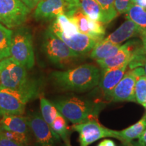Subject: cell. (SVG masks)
Masks as SVG:
<instances>
[{"label":"cell","instance_id":"d6a6232c","mask_svg":"<svg viewBox=\"0 0 146 146\" xmlns=\"http://www.w3.org/2000/svg\"><path fill=\"white\" fill-rule=\"evenodd\" d=\"M122 146H141L138 142L131 141V142H126V143H122Z\"/></svg>","mask_w":146,"mask_h":146},{"label":"cell","instance_id":"9a60e30c","mask_svg":"<svg viewBox=\"0 0 146 146\" xmlns=\"http://www.w3.org/2000/svg\"><path fill=\"white\" fill-rule=\"evenodd\" d=\"M29 129L27 117L21 115H5L0 119V130L28 135Z\"/></svg>","mask_w":146,"mask_h":146},{"label":"cell","instance_id":"f546056e","mask_svg":"<svg viewBox=\"0 0 146 146\" xmlns=\"http://www.w3.org/2000/svg\"><path fill=\"white\" fill-rule=\"evenodd\" d=\"M21 1L24 4L26 5L30 10H32V9L35 8L38 3L42 0H21Z\"/></svg>","mask_w":146,"mask_h":146},{"label":"cell","instance_id":"f1b7e54d","mask_svg":"<svg viewBox=\"0 0 146 146\" xmlns=\"http://www.w3.org/2000/svg\"><path fill=\"white\" fill-rule=\"evenodd\" d=\"M0 146H27L19 142L13 141L0 133Z\"/></svg>","mask_w":146,"mask_h":146},{"label":"cell","instance_id":"30bf717a","mask_svg":"<svg viewBox=\"0 0 146 146\" xmlns=\"http://www.w3.org/2000/svg\"><path fill=\"white\" fill-rule=\"evenodd\" d=\"M27 119L37 146H56V141L58 140L48 124L42 118L41 113H32L29 114Z\"/></svg>","mask_w":146,"mask_h":146},{"label":"cell","instance_id":"ba28073f","mask_svg":"<svg viewBox=\"0 0 146 146\" xmlns=\"http://www.w3.org/2000/svg\"><path fill=\"white\" fill-rule=\"evenodd\" d=\"M71 129L79 135L80 146H89L100 139L107 137L116 139V131L111 130L100 125L98 120L74 124Z\"/></svg>","mask_w":146,"mask_h":146},{"label":"cell","instance_id":"1f68e13d","mask_svg":"<svg viewBox=\"0 0 146 146\" xmlns=\"http://www.w3.org/2000/svg\"><path fill=\"white\" fill-rule=\"evenodd\" d=\"M102 142L104 146H116L114 142L110 139H105Z\"/></svg>","mask_w":146,"mask_h":146},{"label":"cell","instance_id":"d4e9b609","mask_svg":"<svg viewBox=\"0 0 146 146\" xmlns=\"http://www.w3.org/2000/svg\"><path fill=\"white\" fill-rule=\"evenodd\" d=\"M103 12L104 23L108 24L113 21L118 15L115 9V0H96Z\"/></svg>","mask_w":146,"mask_h":146},{"label":"cell","instance_id":"7a4b0ae2","mask_svg":"<svg viewBox=\"0 0 146 146\" xmlns=\"http://www.w3.org/2000/svg\"><path fill=\"white\" fill-rule=\"evenodd\" d=\"M42 83L31 78L25 87L10 89L0 86V117L5 115H23L29 102L37 98Z\"/></svg>","mask_w":146,"mask_h":146},{"label":"cell","instance_id":"52a82bcc","mask_svg":"<svg viewBox=\"0 0 146 146\" xmlns=\"http://www.w3.org/2000/svg\"><path fill=\"white\" fill-rule=\"evenodd\" d=\"M30 10L21 0H0V23L9 29L21 27Z\"/></svg>","mask_w":146,"mask_h":146},{"label":"cell","instance_id":"7c38bea8","mask_svg":"<svg viewBox=\"0 0 146 146\" xmlns=\"http://www.w3.org/2000/svg\"><path fill=\"white\" fill-rule=\"evenodd\" d=\"M137 77L134 70L127 72L106 97L113 102H135L134 89Z\"/></svg>","mask_w":146,"mask_h":146},{"label":"cell","instance_id":"5b68a950","mask_svg":"<svg viewBox=\"0 0 146 146\" xmlns=\"http://www.w3.org/2000/svg\"><path fill=\"white\" fill-rule=\"evenodd\" d=\"M10 54L27 70L35 65V53L33 36L30 30L25 27H17L13 31Z\"/></svg>","mask_w":146,"mask_h":146},{"label":"cell","instance_id":"6da1fadb","mask_svg":"<svg viewBox=\"0 0 146 146\" xmlns=\"http://www.w3.org/2000/svg\"><path fill=\"white\" fill-rule=\"evenodd\" d=\"M51 79L58 88L65 91L83 92L99 85L101 71L96 66L85 64L63 71H54Z\"/></svg>","mask_w":146,"mask_h":146},{"label":"cell","instance_id":"7402d4cb","mask_svg":"<svg viewBox=\"0 0 146 146\" xmlns=\"http://www.w3.org/2000/svg\"><path fill=\"white\" fill-rule=\"evenodd\" d=\"M52 25L57 28L66 36H70L79 32L74 22L66 14L58 16Z\"/></svg>","mask_w":146,"mask_h":146},{"label":"cell","instance_id":"f35d334b","mask_svg":"<svg viewBox=\"0 0 146 146\" xmlns=\"http://www.w3.org/2000/svg\"><path fill=\"white\" fill-rule=\"evenodd\" d=\"M139 1V0H131V1H132L133 3H136V4L138 3Z\"/></svg>","mask_w":146,"mask_h":146},{"label":"cell","instance_id":"ab89813d","mask_svg":"<svg viewBox=\"0 0 146 146\" xmlns=\"http://www.w3.org/2000/svg\"><path fill=\"white\" fill-rule=\"evenodd\" d=\"M98 146H104V145H103V143H102V142H100V143L98 144Z\"/></svg>","mask_w":146,"mask_h":146},{"label":"cell","instance_id":"ffe728a7","mask_svg":"<svg viewBox=\"0 0 146 146\" xmlns=\"http://www.w3.org/2000/svg\"><path fill=\"white\" fill-rule=\"evenodd\" d=\"M78 5L89 19L104 23L103 12L96 0H79Z\"/></svg>","mask_w":146,"mask_h":146},{"label":"cell","instance_id":"277c9868","mask_svg":"<svg viewBox=\"0 0 146 146\" xmlns=\"http://www.w3.org/2000/svg\"><path fill=\"white\" fill-rule=\"evenodd\" d=\"M42 47L45 56L51 62L61 68L71 64L81 56L71 50L49 29L43 35Z\"/></svg>","mask_w":146,"mask_h":146},{"label":"cell","instance_id":"4dcf8cb0","mask_svg":"<svg viewBox=\"0 0 146 146\" xmlns=\"http://www.w3.org/2000/svg\"><path fill=\"white\" fill-rule=\"evenodd\" d=\"M138 143L141 146H146V129L139 137L138 138Z\"/></svg>","mask_w":146,"mask_h":146},{"label":"cell","instance_id":"83f0119b","mask_svg":"<svg viewBox=\"0 0 146 146\" xmlns=\"http://www.w3.org/2000/svg\"><path fill=\"white\" fill-rule=\"evenodd\" d=\"M133 4L131 0H115L114 6L118 14L127 13Z\"/></svg>","mask_w":146,"mask_h":146},{"label":"cell","instance_id":"8fae6325","mask_svg":"<svg viewBox=\"0 0 146 146\" xmlns=\"http://www.w3.org/2000/svg\"><path fill=\"white\" fill-rule=\"evenodd\" d=\"M49 29L53 33L61 39L71 50L79 55L86 54L90 52L98 41L87 35L78 32L70 36H66L56 27L52 25Z\"/></svg>","mask_w":146,"mask_h":146},{"label":"cell","instance_id":"44dd1931","mask_svg":"<svg viewBox=\"0 0 146 146\" xmlns=\"http://www.w3.org/2000/svg\"><path fill=\"white\" fill-rule=\"evenodd\" d=\"M66 119L58 112L57 116L50 126L52 132L54 133L56 139L60 141V139L64 143L70 141L69 140V130L67 125Z\"/></svg>","mask_w":146,"mask_h":146},{"label":"cell","instance_id":"3957f363","mask_svg":"<svg viewBox=\"0 0 146 146\" xmlns=\"http://www.w3.org/2000/svg\"><path fill=\"white\" fill-rule=\"evenodd\" d=\"M52 104L58 112L73 125L98 120L100 112L105 106L103 102H94L77 97L56 100Z\"/></svg>","mask_w":146,"mask_h":146},{"label":"cell","instance_id":"8d00e7d4","mask_svg":"<svg viewBox=\"0 0 146 146\" xmlns=\"http://www.w3.org/2000/svg\"><path fill=\"white\" fill-rule=\"evenodd\" d=\"M144 74H145V76H146V60L144 64Z\"/></svg>","mask_w":146,"mask_h":146},{"label":"cell","instance_id":"836d02e7","mask_svg":"<svg viewBox=\"0 0 146 146\" xmlns=\"http://www.w3.org/2000/svg\"><path fill=\"white\" fill-rule=\"evenodd\" d=\"M137 4L140 5L143 8H146V0H139Z\"/></svg>","mask_w":146,"mask_h":146},{"label":"cell","instance_id":"603a6c76","mask_svg":"<svg viewBox=\"0 0 146 146\" xmlns=\"http://www.w3.org/2000/svg\"><path fill=\"white\" fill-rule=\"evenodd\" d=\"M13 31L0 23V60L11 56L10 47Z\"/></svg>","mask_w":146,"mask_h":146},{"label":"cell","instance_id":"ac0fdd59","mask_svg":"<svg viewBox=\"0 0 146 146\" xmlns=\"http://www.w3.org/2000/svg\"><path fill=\"white\" fill-rule=\"evenodd\" d=\"M120 46L119 44H115L108 40L103 39L98 41L91 51L90 57L96 61L106 59L116 54Z\"/></svg>","mask_w":146,"mask_h":146},{"label":"cell","instance_id":"d590c367","mask_svg":"<svg viewBox=\"0 0 146 146\" xmlns=\"http://www.w3.org/2000/svg\"><path fill=\"white\" fill-rule=\"evenodd\" d=\"M66 1H68V2L70 3H75V4H77L78 3V1H79V0H66Z\"/></svg>","mask_w":146,"mask_h":146},{"label":"cell","instance_id":"d6986e66","mask_svg":"<svg viewBox=\"0 0 146 146\" xmlns=\"http://www.w3.org/2000/svg\"><path fill=\"white\" fill-rule=\"evenodd\" d=\"M127 19L132 21L138 27L140 36H146V8L133 3L127 12Z\"/></svg>","mask_w":146,"mask_h":146},{"label":"cell","instance_id":"4fadbf2b","mask_svg":"<svg viewBox=\"0 0 146 146\" xmlns=\"http://www.w3.org/2000/svg\"><path fill=\"white\" fill-rule=\"evenodd\" d=\"M130 61L131 58L118 66L102 70V72H101V78L99 85L106 96L108 95L109 93L123 78Z\"/></svg>","mask_w":146,"mask_h":146},{"label":"cell","instance_id":"e575fe53","mask_svg":"<svg viewBox=\"0 0 146 146\" xmlns=\"http://www.w3.org/2000/svg\"><path fill=\"white\" fill-rule=\"evenodd\" d=\"M141 39H142V43H143L142 45H143L144 50H145V52H146V36H141Z\"/></svg>","mask_w":146,"mask_h":146},{"label":"cell","instance_id":"4316f807","mask_svg":"<svg viewBox=\"0 0 146 146\" xmlns=\"http://www.w3.org/2000/svg\"><path fill=\"white\" fill-rule=\"evenodd\" d=\"M0 133H2L3 135L6 137L7 138L13 140V141L19 142V143H23L25 145H28L29 143V138L28 135L18 134V133L2 130H0Z\"/></svg>","mask_w":146,"mask_h":146},{"label":"cell","instance_id":"5bb4252c","mask_svg":"<svg viewBox=\"0 0 146 146\" xmlns=\"http://www.w3.org/2000/svg\"><path fill=\"white\" fill-rule=\"evenodd\" d=\"M136 47V42L129 41L121 45L119 50L114 55L104 60H97V62L103 70L114 68L123 64L131 57V55Z\"/></svg>","mask_w":146,"mask_h":146},{"label":"cell","instance_id":"9c48e42d","mask_svg":"<svg viewBox=\"0 0 146 146\" xmlns=\"http://www.w3.org/2000/svg\"><path fill=\"white\" fill-rule=\"evenodd\" d=\"M78 7L66 0H42L36 6L33 15L36 21H50L61 14L68 16Z\"/></svg>","mask_w":146,"mask_h":146},{"label":"cell","instance_id":"60d3db41","mask_svg":"<svg viewBox=\"0 0 146 146\" xmlns=\"http://www.w3.org/2000/svg\"><path fill=\"white\" fill-rule=\"evenodd\" d=\"M143 106H144V107H145V108L146 109V102H145V104H143Z\"/></svg>","mask_w":146,"mask_h":146},{"label":"cell","instance_id":"e0dca14e","mask_svg":"<svg viewBox=\"0 0 146 146\" xmlns=\"http://www.w3.org/2000/svg\"><path fill=\"white\" fill-rule=\"evenodd\" d=\"M146 129V113L137 123L124 130L116 131V139L122 143L131 142L138 139Z\"/></svg>","mask_w":146,"mask_h":146},{"label":"cell","instance_id":"cb8c5ba5","mask_svg":"<svg viewBox=\"0 0 146 146\" xmlns=\"http://www.w3.org/2000/svg\"><path fill=\"white\" fill-rule=\"evenodd\" d=\"M40 110L42 118L50 127L57 116L58 110L52 102L47 100L44 97L40 98Z\"/></svg>","mask_w":146,"mask_h":146},{"label":"cell","instance_id":"2e32d148","mask_svg":"<svg viewBox=\"0 0 146 146\" xmlns=\"http://www.w3.org/2000/svg\"><path fill=\"white\" fill-rule=\"evenodd\" d=\"M140 35L138 27L132 21L127 19L115 31L105 38L115 44L120 45L130 38Z\"/></svg>","mask_w":146,"mask_h":146},{"label":"cell","instance_id":"8992f818","mask_svg":"<svg viewBox=\"0 0 146 146\" xmlns=\"http://www.w3.org/2000/svg\"><path fill=\"white\" fill-rule=\"evenodd\" d=\"M27 70L12 56L0 60V86L14 89L25 87L31 80Z\"/></svg>","mask_w":146,"mask_h":146},{"label":"cell","instance_id":"484cf974","mask_svg":"<svg viewBox=\"0 0 146 146\" xmlns=\"http://www.w3.org/2000/svg\"><path fill=\"white\" fill-rule=\"evenodd\" d=\"M135 102L143 106L146 102V76L137 77L134 89Z\"/></svg>","mask_w":146,"mask_h":146},{"label":"cell","instance_id":"74e56055","mask_svg":"<svg viewBox=\"0 0 146 146\" xmlns=\"http://www.w3.org/2000/svg\"><path fill=\"white\" fill-rule=\"evenodd\" d=\"M64 146H72V145H71L70 141H68V142H66V143H64Z\"/></svg>","mask_w":146,"mask_h":146}]
</instances>
